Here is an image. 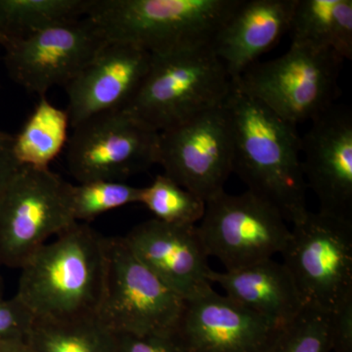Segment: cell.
Returning <instances> with one entry per match:
<instances>
[{
	"label": "cell",
	"mask_w": 352,
	"mask_h": 352,
	"mask_svg": "<svg viewBox=\"0 0 352 352\" xmlns=\"http://www.w3.org/2000/svg\"><path fill=\"white\" fill-rule=\"evenodd\" d=\"M224 107L232 127L233 173L248 191L276 208L286 221L302 220L309 210L296 126L233 80Z\"/></svg>",
	"instance_id": "1"
},
{
	"label": "cell",
	"mask_w": 352,
	"mask_h": 352,
	"mask_svg": "<svg viewBox=\"0 0 352 352\" xmlns=\"http://www.w3.org/2000/svg\"><path fill=\"white\" fill-rule=\"evenodd\" d=\"M105 238L76 222L23 264L15 296L36 320L97 316L105 277Z\"/></svg>",
	"instance_id": "2"
},
{
	"label": "cell",
	"mask_w": 352,
	"mask_h": 352,
	"mask_svg": "<svg viewBox=\"0 0 352 352\" xmlns=\"http://www.w3.org/2000/svg\"><path fill=\"white\" fill-rule=\"evenodd\" d=\"M241 0H90L87 17L109 41L150 54L212 46Z\"/></svg>",
	"instance_id": "3"
},
{
	"label": "cell",
	"mask_w": 352,
	"mask_h": 352,
	"mask_svg": "<svg viewBox=\"0 0 352 352\" xmlns=\"http://www.w3.org/2000/svg\"><path fill=\"white\" fill-rule=\"evenodd\" d=\"M231 87L212 46L152 55L149 72L126 110L161 132L221 107Z\"/></svg>",
	"instance_id": "4"
},
{
	"label": "cell",
	"mask_w": 352,
	"mask_h": 352,
	"mask_svg": "<svg viewBox=\"0 0 352 352\" xmlns=\"http://www.w3.org/2000/svg\"><path fill=\"white\" fill-rule=\"evenodd\" d=\"M342 61L331 51L292 43L285 54L252 65L233 82L296 126L333 107Z\"/></svg>",
	"instance_id": "5"
},
{
	"label": "cell",
	"mask_w": 352,
	"mask_h": 352,
	"mask_svg": "<svg viewBox=\"0 0 352 352\" xmlns=\"http://www.w3.org/2000/svg\"><path fill=\"white\" fill-rule=\"evenodd\" d=\"M105 249L99 321L116 333H173L185 300L134 256L124 238H105Z\"/></svg>",
	"instance_id": "6"
},
{
	"label": "cell",
	"mask_w": 352,
	"mask_h": 352,
	"mask_svg": "<svg viewBox=\"0 0 352 352\" xmlns=\"http://www.w3.org/2000/svg\"><path fill=\"white\" fill-rule=\"evenodd\" d=\"M71 183L50 168L21 166L0 195V264L21 268L51 238L75 224Z\"/></svg>",
	"instance_id": "7"
},
{
	"label": "cell",
	"mask_w": 352,
	"mask_h": 352,
	"mask_svg": "<svg viewBox=\"0 0 352 352\" xmlns=\"http://www.w3.org/2000/svg\"><path fill=\"white\" fill-rule=\"evenodd\" d=\"M281 254L305 305L331 314L352 296L351 220L308 212Z\"/></svg>",
	"instance_id": "8"
},
{
	"label": "cell",
	"mask_w": 352,
	"mask_h": 352,
	"mask_svg": "<svg viewBox=\"0 0 352 352\" xmlns=\"http://www.w3.org/2000/svg\"><path fill=\"white\" fill-rule=\"evenodd\" d=\"M73 129L67 164L78 183L124 182L159 161L160 132L126 109L99 113Z\"/></svg>",
	"instance_id": "9"
},
{
	"label": "cell",
	"mask_w": 352,
	"mask_h": 352,
	"mask_svg": "<svg viewBox=\"0 0 352 352\" xmlns=\"http://www.w3.org/2000/svg\"><path fill=\"white\" fill-rule=\"evenodd\" d=\"M198 228L208 256L219 259L226 271L242 270L283 251L291 229L276 208L245 191H226L206 201Z\"/></svg>",
	"instance_id": "10"
},
{
	"label": "cell",
	"mask_w": 352,
	"mask_h": 352,
	"mask_svg": "<svg viewBox=\"0 0 352 352\" xmlns=\"http://www.w3.org/2000/svg\"><path fill=\"white\" fill-rule=\"evenodd\" d=\"M232 127L224 105L160 132L164 175L204 201L224 191L233 173Z\"/></svg>",
	"instance_id": "11"
},
{
	"label": "cell",
	"mask_w": 352,
	"mask_h": 352,
	"mask_svg": "<svg viewBox=\"0 0 352 352\" xmlns=\"http://www.w3.org/2000/svg\"><path fill=\"white\" fill-rule=\"evenodd\" d=\"M109 43L90 18L54 25L4 44L6 68L18 85L39 96L66 87Z\"/></svg>",
	"instance_id": "12"
},
{
	"label": "cell",
	"mask_w": 352,
	"mask_h": 352,
	"mask_svg": "<svg viewBox=\"0 0 352 352\" xmlns=\"http://www.w3.org/2000/svg\"><path fill=\"white\" fill-rule=\"evenodd\" d=\"M280 328L208 287L185 300L173 335L184 352H267Z\"/></svg>",
	"instance_id": "13"
},
{
	"label": "cell",
	"mask_w": 352,
	"mask_h": 352,
	"mask_svg": "<svg viewBox=\"0 0 352 352\" xmlns=\"http://www.w3.org/2000/svg\"><path fill=\"white\" fill-rule=\"evenodd\" d=\"M300 139L303 176L319 212L352 221L351 113L333 106L311 120Z\"/></svg>",
	"instance_id": "14"
},
{
	"label": "cell",
	"mask_w": 352,
	"mask_h": 352,
	"mask_svg": "<svg viewBox=\"0 0 352 352\" xmlns=\"http://www.w3.org/2000/svg\"><path fill=\"white\" fill-rule=\"evenodd\" d=\"M152 55L132 44L109 41L65 87L69 126L129 107L151 66Z\"/></svg>",
	"instance_id": "15"
},
{
	"label": "cell",
	"mask_w": 352,
	"mask_h": 352,
	"mask_svg": "<svg viewBox=\"0 0 352 352\" xmlns=\"http://www.w3.org/2000/svg\"><path fill=\"white\" fill-rule=\"evenodd\" d=\"M122 238L134 256L183 300L210 287L208 273L212 268L197 226H173L152 219Z\"/></svg>",
	"instance_id": "16"
},
{
	"label": "cell",
	"mask_w": 352,
	"mask_h": 352,
	"mask_svg": "<svg viewBox=\"0 0 352 352\" xmlns=\"http://www.w3.org/2000/svg\"><path fill=\"white\" fill-rule=\"evenodd\" d=\"M296 0H241L220 29L212 50L237 80L289 30Z\"/></svg>",
	"instance_id": "17"
},
{
	"label": "cell",
	"mask_w": 352,
	"mask_h": 352,
	"mask_svg": "<svg viewBox=\"0 0 352 352\" xmlns=\"http://www.w3.org/2000/svg\"><path fill=\"white\" fill-rule=\"evenodd\" d=\"M208 280L219 284L229 298L279 327L295 318L305 305L286 266L272 258L242 270H210Z\"/></svg>",
	"instance_id": "18"
},
{
	"label": "cell",
	"mask_w": 352,
	"mask_h": 352,
	"mask_svg": "<svg viewBox=\"0 0 352 352\" xmlns=\"http://www.w3.org/2000/svg\"><path fill=\"white\" fill-rule=\"evenodd\" d=\"M292 43L328 50L342 60L352 58L351 0H296Z\"/></svg>",
	"instance_id": "19"
},
{
	"label": "cell",
	"mask_w": 352,
	"mask_h": 352,
	"mask_svg": "<svg viewBox=\"0 0 352 352\" xmlns=\"http://www.w3.org/2000/svg\"><path fill=\"white\" fill-rule=\"evenodd\" d=\"M66 111L41 96L19 133L13 136V153L22 166L45 170L68 144Z\"/></svg>",
	"instance_id": "20"
},
{
	"label": "cell",
	"mask_w": 352,
	"mask_h": 352,
	"mask_svg": "<svg viewBox=\"0 0 352 352\" xmlns=\"http://www.w3.org/2000/svg\"><path fill=\"white\" fill-rule=\"evenodd\" d=\"M90 0H0L1 45L87 15Z\"/></svg>",
	"instance_id": "21"
},
{
	"label": "cell",
	"mask_w": 352,
	"mask_h": 352,
	"mask_svg": "<svg viewBox=\"0 0 352 352\" xmlns=\"http://www.w3.org/2000/svg\"><path fill=\"white\" fill-rule=\"evenodd\" d=\"M25 339L38 352H119L117 333L97 316L69 321L34 319Z\"/></svg>",
	"instance_id": "22"
},
{
	"label": "cell",
	"mask_w": 352,
	"mask_h": 352,
	"mask_svg": "<svg viewBox=\"0 0 352 352\" xmlns=\"http://www.w3.org/2000/svg\"><path fill=\"white\" fill-rule=\"evenodd\" d=\"M139 203L154 219L173 226H196L206 210L203 199L164 175H157L149 186L141 188Z\"/></svg>",
	"instance_id": "23"
},
{
	"label": "cell",
	"mask_w": 352,
	"mask_h": 352,
	"mask_svg": "<svg viewBox=\"0 0 352 352\" xmlns=\"http://www.w3.org/2000/svg\"><path fill=\"white\" fill-rule=\"evenodd\" d=\"M330 314L305 305L279 329L267 352H331Z\"/></svg>",
	"instance_id": "24"
},
{
	"label": "cell",
	"mask_w": 352,
	"mask_h": 352,
	"mask_svg": "<svg viewBox=\"0 0 352 352\" xmlns=\"http://www.w3.org/2000/svg\"><path fill=\"white\" fill-rule=\"evenodd\" d=\"M141 188L124 182H92L71 185L69 201L76 222L89 221L99 215L139 203Z\"/></svg>",
	"instance_id": "25"
},
{
	"label": "cell",
	"mask_w": 352,
	"mask_h": 352,
	"mask_svg": "<svg viewBox=\"0 0 352 352\" xmlns=\"http://www.w3.org/2000/svg\"><path fill=\"white\" fill-rule=\"evenodd\" d=\"M34 317L17 296L0 300V342L25 339Z\"/></svg>",
	"instance_id": "26"
},
{
	"label": "cell",
	"mask_w": 352,
	"mask_h": 352,
	"mask_svg": "<svg viewBox=\"0 0 352 352\" xmlns=\"http://www.w3.org/2000/svg\"><path fill=\"white\" fill-rule=\"evenodd\" d=\"M119 352H184L173 333H117Z\"/></svg>",
	"instance_id": "27"
},
{
	"label": "cell",
	"mask_w": 352,
	"mask_h": 352,
	"mask_svg": "<svg viewBox=\"0 0 352 352\" xmlns=\"http://www.w3.org/2000/svg\"><path fill=\"white\" fill-rule=\"evenodd\" d=\"M331 349L335 352H352V296L330 314Z\"/></svg>",
	"instance_id": "28"
},
{
	"label": "cell",
	"mask_w": 352,
	"mask_h": 352,
	"mask_svg": "<svg viewBox=\"0 0 352 352\" xmlns=\"http://www.w3.org/2000/svg\"><path fill=\"white\" fill-rule=\"evenodd\" d=\"M21 166L14 156L13 136L0 133V195Z\"/></svg>",
	"instance_id": "29"
},
{
	"label": "cell",
	"mask_w": 352,
	"mask_h": 352,
	"mask_svg": "<svg viewBox=\"0 0 352 352\" xmlns=\"http://www.w3.org/2000/svg\"><path fill=\"white\" fill-rule=\"evenodd\" d=\"M0 352H38L27 339H12L0 342Z\"/></svg>",
	"instance_id": "30"
},
{
	"label": "cell",
	"mask_w": 352,
	"mask_h": 352,
	"mask_svg": "<svg viewBox=\"0 0 352 352\" xmlns=\"http://www.w3.org/2000/svg\"><path fill=\"white\" fill-rule=\"evenodd\" d=\"M1 267L2 265L0 264V300L1 298H3V294H4V284H3V277H2L1 274Z\"/></svg>",
	"instance_id": "31"
},
{
	"label": "cell",
	"mask_w": 352,
	"mask_h": 352,
	"mask_svg": "<svg viewBox=\"0 0 352 352\" xmlns=\"http://www.w3.org/2000/svg\"><path fill=\"white\" fill-rule=\"evenodd\" d=\"M0 43H1V38H0Z\"/></svg>",
	"instance_id": "32"
}]
</instances>
